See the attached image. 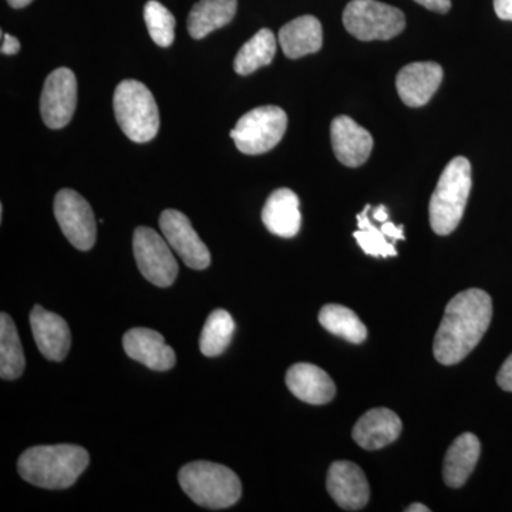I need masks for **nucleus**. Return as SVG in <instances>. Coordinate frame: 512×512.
I'll use <instances>...</instances> for the list:
<instances>
[{
	"mask_svg": "<svg viewBox=\"0 0 512 512\" xmlns=\"http://www.w3.org/2000/svg\"><path fill=\"white\" fill-rule=\"evenodd\" d=\"M493 318V302L481 289H467L448 302L434 338V357L444 366L466 359L481 342Z\"/></svg>",
	"mask_w": 512,
	"mask_h": 512,
	"instance_id": "nucleus-1",
	"label": "nucleus"
},
{
	"mask_svg": "<svg viewBox=\"0 0 512 512\" xmlns=\"http://www.w3.org/2000/svg\"><path fill=\"white\" fill-rule=\"evenodd\" d=\"M86 448L73 444L28 448L19 457L18 471L23 480L46 490H66L89 467Z\"/></svg>",
	"mask_w": 512,
	"mask_h": 512,
	"instance_id": "nucleus-2",
	"label": "nucleus"
},
{
	"mask_svg": "<svg viewBox=\"0 0 512 512\" xmlns=\"http://www.w3.org/2000/svg\"><path fill=\"white\" fill-rule=\"evenodd\" d=\"M184 493L200 507L224 510L237 504L242 495L241 480L231 468L211 461H194L178 474Z\"/></svg>",
	"mask_w": 512,
	"mask_h": 512,
	"instance_id": "nucleus-3",
	"label": "nucleus"
},
{
	"mask_svg": "<svg viewBox=\"0 0 512 512\" xmlns=\"http://www.w3.org/2000/svg\"><path fill=\"white\" fill-rule=\"evenodd\" d=\"M471 185L470 161L466 157L451 160L441 174L429 205L431 228L437 235L451 234L458 227L466 210Z\"/></svg>",
	"mask_w": 512,
	"mask_h": 512,
	"instance_id": "nucleus-4",
	"label": "nucleus"
},
{
	"mask_svg": "<svg viewBox=\"0 0 512 512\" xmlns=\"http://www.w3.org/2000/svg\"><path fill=\"white\" fill-rule=\"evenodd\" d=\"M113 107L117 123L131 141L143 144L156 138L160 111L146 84L123 80L114 92Z\"/></svg>",
	"mask_w": 512,
	"mask_h": 512,
	"instance_id": "nucleus-5",
	"label": "nucleus"
},
{
	"mask_svg": "<svg viewBox=\"0 0 512 512\" xmlns=\"http://www.w3.org/2000/svg\"><path fill=\"white\" fill-rule=\"evenodd\" d=\"M343 25L362 42L390 40L406 28L402 10L377 0H352L343 12Z\"/></svg>",
	"mask_w": 512,
	"mask_h": 512,
	"instance_id": "nucleus-6",
	"label": "nucleus"
},
{
	"mask_svg": "<svg viewBox=\"0 0 512 512\" xmlns=\"http://www.w3.org/2000/svg\"><path fill=\"white\" fill-rule=\"evenodd\" d=\"M286 127L288 116L281 107L262 106L244 114L231 131V137L242 154L259 156L281 143Z\"/></svg>",
	"mask_w": 512,
	"mask_h": 512,
	"instance_id": "nucleus-7",
	"label": "nucleus"
},
{
	"mask_svg": "<svg viewBox=\"0 0 512 512\" xmlns=\"http://www.w3.org/2000/svg\"><path fill=\"white\" fill-rule=\"evenodd\" d=\"M138 271L158 288H168L178 276L177 259L167 239L148 227H138L133 237Z\"/></svg>",
	"mask_w": 512,
	"mask_h": 512,
	"instance_id": "nucleus-8",
	"label": "nucleus"
},
{
	"mask_svg": "<svg viewBox=\"0 0 512 512\" xmlns=\"http://www.w3.org/2000/svg\"><path fill=\"white\" fill-rule=\"evenodd\" d=\"M55 217L64 237L79 251L96 244L97 222L92 207L79 192L64 188L55 198Z\"/></svg>",
	"mask_w": 512,
	"mask_h": 512,
	"instance_id": "nucleus-9",
	"label": "nucleus"
},
{
	"mask_svg": "<svg viewBox=\"0 0 512 512\" xmlns=\"http://www.w3.org/2000/svg\"><path fill=\"white\" fill-rule=\"evenodd\" d=\"M77 107V79L67 67L47 76L40 96V114L47 127L60 130L72 121Z\"/></svg>",
	"mask_w": 512,
	"mask_h": 512,
	"instance_id": "nucleus-10",
	"label": "nucleus"
},
{
	"mask_svg": "<svg viewBox=\"0 0 512 512\" xmlns=\"http://www.w3.org/2000/svg\"><path fill=\"white\" fill-rule=\"evenodd\" d=\"M160 228L170 247L183 259L188 268L204 271L211 265L210 249L192 228L190 218L177 210H165Z\"/></svg>",
	"mask_w": 512,
	"mask_h": 512,
	"instance_id": "nucleus-11",
	"label": "nucleus"
},
{
	"mask_svg": "<svg viewBox=\"0 0 512 512\" xmlns=\"http://www.w3.org/2000/svg\"><path fill=\"white\" fill-rule=\"evenodd\" d=\"M326 487L343 510L359 511L369 503L370 488L365 473L350 461H335L330 466Z\"/></svg>",
	"mask_w": 512,
	"mask_h": 512,
	"instance_id": "nucleus-12",
	"label": "nucleus"
},
{
	"mask_svg": "<svg viewBox=\"0 0 512 512\" xmlns=\"http://www.w3.org/2000/svg\"><path fill=\"white\" fill-rule=\"evenodd\" d=\"M30 328L43 356L53 362H63L72 346V333L62 316L36 305L30 312Z\"/></svg>",
	"mask_w": 512,
	"mask_h": 512,
	"instance_id": "nucleus-13",
	"label": "nucleus"
},
{
	"mask_svg": "<svg viewBox=\"0 0 512 512\" xmlns=\"http://www.w3.org/2000/svg\"><path fill=\"white\" fill-rule=\"evenodd\" d=\"M443 82V67L433 62L407 64L397 74L400 99L409 107L426 106Z\"/></svg>",
	"mask_w": 512,
	"mask_h": 512,
	"instance_id": "nucleus-14",
	"label": "nucleus"
},
{
	"mask_svg": "<svg viewBox=\"0 0 512 512\" xmlns=\"http://www.w3.org/2000/svg\"><path fill=\"white\" fill-rule=\"evenodd\" d=\"M330 137L333 153L346 167H360L372 154V134L348 116H339L332 121Z\"/></svg>",
	"mask_w": 512,
	"mask_h": 512,
	"instance_id": "nucleus-15",
	"label": "nucleus"
},
{
	"mask_svg": "<svg viewBox=\"0 0 512 512\" xmlns=\"http://www.w3.org/2000/svg\"><path fill=\"white\" fill-rule=\"evenodd\" d=\"M123 348L128 357L156 372H167L177 362L174 350L165 343L161 333L153 329L128 330L123 338Z\"/></svg>",
	"mask_w": 512,
	"mask_h": 512,
	"instance_id": "nucleus-16",
	"label": "nucleus"
},
{
	"mask_svg": "<svg viewBox=\"0 0 512 512\" xmlns=\"http://www.w3.org/2000/svg\"><path fill=\"white\" fill-rule=\"evenodd\" d=\"M262 222L276 237L293 238L301 231V202L289 188H279L269 195L262 210Z\"/></svg>",
	"mask_w": 512,
	"mask_h": 512,
	"instance_id": "nucleus-17",
	"label": "nucleus"
},
{
	"mask_svg": "<svg viewBox=\"0 0 512 512\" xmlns=\"http://www.w3.org/2000/svg\"><path fill=\"white\" fill-rule=\"evenodd\" d=\"M403 424L389 409H372L363 414L352 431L353 440L365 450H380L399 439Z\"/></svg>",
	"mask_w": 512,
	"mask_h": 512,
	"instance_id": "nucleus-18",
	"label": "nucleus"
},
{
	"mask_svg": "<svg viewBox=\"0 0 512 512\" xmlns=\"http://www.w3.org/2000/svg\"><path fill=\"white\" fill-rule=\"evenodd\" d=\"M286 386L293 396L309 404H326L336 396V386L328 373L311 363H296L286 373Z\"/></svg>",
	"mask_w": 512,
	"mask_h": 512,
	"instance_id": "nucleus-19",
	"label": "nucleus"
},
{
	"mask_svg": "<svg viewBox=\"0 0 512 512\" xmlns=\"http://www.w3.org/2000/svg\"><path fill=\"white\" fill-rule=\"evenodd\" d=\"M279 43L288 59L319 52L323 45L322 23L311 15L292 20L279 30Z\"/></svg>",
	"mask_w": 512,
	"mask_h": 512,
	"instance_id": "nucleus-20",
	"label": "nucleus"
},
{
	"mask_svg": "<svg viewBox=\"0 0 512 512\" xmlns=\"http://www.w3.org/2000/svg\"><path fill=\"white\" fill-rule=\"evenodd\" d=\"M480 453V440L473 433L461 434L454 440L444 457L443 478L448 487L460 488L467 483Z\"/></svg>",
	"mask_w": 512,
	"mask_h": 512,
	"instance_id": "nucleus-21",
	"label": "nucleus"
},
{
	"mask_svg": "<svg viewBox=\"0 0 512 512\" xmlns=\"http://www.w3.org/2000/svg\"><path fill=\"white\" fill-rule=\"evenodd\" d=\"M237 0H200L188 15V33L192 39L201 40L224 28L237 15Z\"/></svg>",
	"mask_w": 512,
	"mask_h": 512,
	"instance_id": "nucleus-22",
	"label": "nucleus"
},
{
	"mask_svg": "<svg viewBox=\"0 0 512 512\" xmlns=\"http://www.w3.org/2000/svg\"><path fill=\"white\" fill-rule=\"evenodd\" d=\"M26 360L15 322L8 315H0V377L15 380L25 372Z\"/></svg>",
	"mask_w": 512,
	"mask_h": 512,
	"instance_id": "nucleus-23",
	"label": "nucleus"
},
{
	"mask_svg": "<svg viewBox=\"0 0 512 512\" xmlns=\"http://www.w3.org/2000/svg\"><path fill=\"white\" fill-rule=\"evenodd\" d=\"M276 53V37L272 30L261 29L239 49L234 70L239 76H249L261 67L269 66Z\"/></svg>",
	"mask_w": 512,
	"mask_h": 512,
	"instance_id": "nucleus-24",
	"label": "nucleus"
},
{
	"mask_svg": "<svg viewBox=\"0 0 512 512\" xmlns=\"http://www.w3.org/2000/svg\"><path fill=\"white\" fill-rule=\"evenodd\" d=\"M319 322L329 333L348 340L353 345H360L367 338L366 326L357 318L356 313L346 306L335 303L323 306L320 309Z\"/></svg>",
	"mask_w": 512,
	"mask_h": 512,
	"instance_id": "nucleus-25",
	"label": "nucleus"
},
{
	"mask_svg": "<svg viewBox=\"0 0 512 512\" xmlns=\"http://www.w3.org/2000/svg\"><path fill=\"white\" fill-rule=\"evenodd\" d=\"M235 322L224 309L211 312L201 332L200 349L207 357L220 356L234 338Z\"/></svg>",
	"mask_w": 512,
	"mask_h": 512,
	"instance_id": "nucleus-26",
	"label": "nucleus"
},
{
	"mask_svg": "<svg viewBox=\"0 0 512 512\" xmlns=\"http://www.w3.org/2000/svg\"><path fill=\"white\" fill-rule=\"evenodd\" d=\"M370 205H366L365 210L357 215V225L359 231L353 234L359 247L365 251V254L375 256V258H389V256H397L394 245L386 241V235L382 229L376 228V225L370 221L369 211Z\"/></svg>",
	"mask_w": 512,
	"mask_h": 512,
	"instance_id": "nucleus-27",
	"label": "nucleus"
},
{
	"mask_svg": "<svg viewBox=\"0 0 512 512\" xmlns=\"http://www.w3.org/2000/svg\"><path fill=\"white\" fill-rule=\"evenodd\" d=\"M144 20L151 39L160 47H170L175 39V18L157 0H148L144 6Z\"/></svg>",
	"mask_w": 512,
	"mask_h": 512,
	"instance_id": "nucleus-28",
	"label": "nucleus"
},
{
	"mask_svg": "<svg viewBox=\"0 0 512 512\" xmlns=\"http://www.w3.org/2000/svg\"><path fill=\"white\" fill-rule=\"evenodd\" d=\"M497 383L505 392L512 393V355L508 356L497 375Z\"/></svg>",
	"mask_w": 512,
	"mask_h": 512,
	"instance_id": "nucleus-29",
	"label": "nucleus"
},
{
	"mask_svg": "<svg viewBox=\"0 0 512 512\" xmlns=\"http://www.w3.org/2000/svg\"><path fill=\"white\" fill-rule=\"evenodd\" d=\"M20 52V43L15 36L2 32V55L13 56Z\"/></svg>",
	"mask_w": 512,
	"mask_h": 512,
	"instance_id": "nucleus-30",
	"label": "nucleus"
},
{
	"mask_svg": "<svg viewBox=\"0 0 512 512\" xmlns=\"http://www.w3.org/2000/svg\"><path fill=\"white\" fill-rule=\"evenodd\" d=\"M431 12L447 13L451 9V0H414Z\"/></svg>",
	"mask_w": 512,
	"mask_h": 512,
	"instance_id": "nucleus-31",
	"label": "nucleus"
},
{
	"mask_svg": "<svg viewBox=\"0 0 512 512\" xmlns=\"http://www.w3.org/2000/svg\"><path fill=\"white\" fill-rule=\"evenodd\" d=\"M494 10L498 18L512 22V0H494Z\"/></svg>",
	"mask_w": 512,
	"mask_h": 512,
	"instance_id": "nucleus-32",
	"label": "nucleus"
},
{
	"mask_svg": "<svg viewBox=\"0 0 512 512\" xmlns=\"http://www.w3.org/2000/svg\"><path fill=\"white\" fill-rule=\"evenodd\" d=\"M383 234L386 235V237L394 239V241H403L404 239V228L403 225H394L393 222H383L382 224Z\"/></svg>",
	"mask_w": 512,
	"mask_h": 512,
	"instance_id": "nucleus-33",
	"label": "nucleus"
},
{
	"mask_svg": "<svg viewBox=\"0 0 512 512\" xmlns=\"http://www.w3.org/2000/svg\"><path fill=\"white\" fill-rule=\"evenodd\" d=\"M373 218H375L376 221L382 222V224L389 220V214H387L386 207H384V205H379V207L373 211Z\"/></svg>",
	"mask_w": 512,
	"mask_h": 512,
	"instance_id": "nucleus-34",
	"label": "nucleus"
},
{
	"mask_svg": "<svg viewBox=\"0 0 512 512\" xmlns=\"http://www.w3.org/2000/svg\"><path fill=\"white\" fill-rule=\"evenodd\" d=\"M9 3L10 8L13 9H23L26 6H29L33 0H6Z\"/></svg>",
	"mask_w": 512,
	"mask_h": 512,
	"instance_id": "nucleus-35",
	"label": "nucleus"
},
{
	"mask_svg": "<svg viewBox=\"0 0 512 512\" xmlns=\"http://www.w3.org/2000/svg\"><path fill=\"white\" fill-rule=\"evenodd\" d=\"M407 512H430V508L423 504H412L406 508Z\"/></svg>",
	"mask_w": 512,
	"mask_h": 512,
	"instance_id": "nucleus-36",
	"label": "nucleus"
}]
</instances>
